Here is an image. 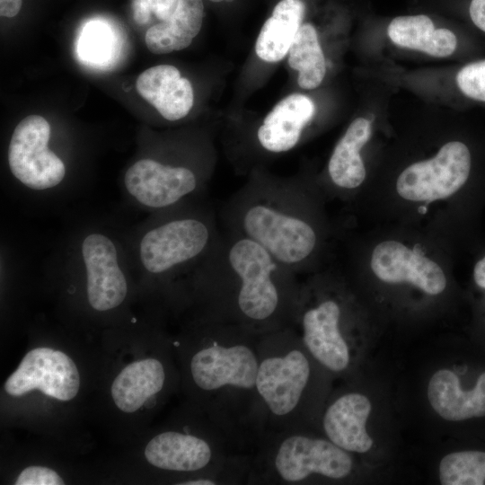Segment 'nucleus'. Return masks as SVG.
Listing matches in <instances>:
<instances>
[{
    "label": "nucleus",
    "instance_id": "obj_7",
    "mask_svg": "<svg viewBox=\"0 0 485 485\" xmlns=\"http://www.w3.org/2000/svg\"><path fill=\"white\" fill-rule=\"evenodd\" d=\"M315 283L301 284L290 327L313 357L327 371L342 374L351 365V346L345 333V305Z\"/></svg>",
    "mask_w": 485,
    "mask_h": 485
},
{
    "label": "nucleus",
    "instance_id": "obj_12",
    "mask_svg": "<svg viewBox=\"0 0 485 485\" xmlns=\"http://www.w3.org/2000/svg\"><path fill=\"white\" fill-rule=\"evenodd\" d=\"M6 393L22 396L39 390L62 401L74 399L80 389V375L66 353L46 347L35 348L22 359L4 384Z\"/></svg>",
    "mask_w": 485,
    "mask_h": 485
},
{
    "label": "nucleus",
    "instance_id": "obj_1",
    "mask_svg": "<svg viewBox=\"0 0 485 485\" xmlns=\"http://www.w3.org/2000/svg\"><path fill=\"white\" fill-rule=\"evenodd\" d=\"M190 279L200 317L258 336L290 325L301 286L296 274L260 244L225 230Z\"/></svg>",
    "mask_w": 485,
    "mask_h": 485
},
{
    "label": "nucleus",
    "instance_id": "obj_20",
    "mask_svg": "<svg viewBox=\"0 0 485 485\" xmlns=\"http://www.w3.org/2000/svg\"><path fill=\"white\" fill-rule=\"evenodd\" d=\"M370 136V121L357 118L337 143L328 163L329 177L336 187L354 190L362 184L366 178V169L360 150Z\"/></svg>",
    "mask_w": 485,
    "mask_h": 485
},
{
    "label": "nucleus",
    "instance_id": "obj_32",
    "mask_svg": "<svg viewBox=\"0 0 485 485\" xmlns=\"http://www.w3.org/2000/svg\"><path fill=\"white\" fill-rule=\"evenodd\" d=\"M473 278L480 287L485 289V256L475 264Z\"/></svg>",
    "mask_w": 485,
    "mask_h": 485
},
{
    "label": "nucleus",
    "instance_id": "obj_29",
    "mask_svg": "<svg viewBox=\"0 0 485 485\" xmlns=\"http://www.w3.org/2000/svg\"><path fill=\"white\" fill-rule=\"evenodd\" d=\"M133 15L137 22L146 24L149 22L152 7L150 0H133Z\"/></svg>",
    "mask_w": 485,
    "mask_h": 485
},
{
    "label": "nucleus",
    "instance_id": "obj_5",
    "mask_svg": "<svg viewBox=\"0 0 485 485\" xmlns=\"http://www.w3.org/2000/svg\"><path fill=\"white\" fill-rule=\"evenodd\" d=\"M198 199L158 212L142 232L137 253L148 275L165 280L191 274L216 244L221 233L216 215Z\"/></svg>",
    "mask_w": 485,
    "mask_h": 485
},
{
    "label": "nucleus",
    "instance_id": "obj_6",
    "mask_svg": "<svg viewBox=\"0 0 485 485\" xmlns=\"http://www.w3.org/2000/svg\"><path fill=\"white\" fill-rule=\"evenodd\" d=\"M298 427L268 435L251 454L246 484H306L319 478L344 481L354 470L351 454L325 435Z\"/></svg>",
    "mask_w": 485,
    "mask_h": 485
},
{
    "label": "nucleus",
    "instance_id": "obj_28",
    "mask_svg": "<svg viewBox=\"0 0 485 485\" xmlns=\"http://www.w3.org/2000/svg\"><path fill=\"white\" fill-rule=\"evenodd\" d=\"M179 0H150L153 13L162 22L168 21L174 13Z\"/></svg>",
    "mask_w": 485,
    "mask_h": 485
},
{
    "label": "nucleus",
    "instance_id": "obj_10",
    "mask_svg": "<svg viewBox=\"0 0 485 485\" xmlns=\"http://www.w3.org/2000/svg\"><path fill=\"white\" fill-rule=\"evenodd\" d=\"M471 153L466 145L451 141L431 159L412 163L398 177V194L410 201L431 202L459 190L468 180Z\"/></svg>",
    "mask_w": 485,
    "mask_h": 485
},
{
    "label": "nucleus",
    "instance_id": "obj_15",
    "mask_svg": "<svg viewBox=\"0 0 485 485\" xmlns=\"http://www.w3.org/2000/svg\"><path fill=\"white\" fill-rule=\"evenodd\" d=\"M315 113L314 102L306 95L293 93L281 100L257 130L262 149L279 154L293 149Z\"/></svg>",
    "mask_w": 485,
    "mask_h": 485
},
{
    "label": "nucleus",
    "instance_id": "obj_24",
    "mask_svg": "<svg viewBox=\"0 0 485 485\" xmlns=\"http://www.w3.org/2000/svg\"><path fill=\"white\" fill-rule=\"evenodd\" d=\"M438 472L443 485H482L485 481V452L450 453L442 458Z\"/></svg>",
    "mask_w": 485,
    "mask_h": 485
},
{
    "label": "nucleus",
    "instance_id": "obj_9",
    "mask_svg": "<svg viewBox=\"0 0 485 485\" xmlns=\"http://www.w3.org/2000/svg\"><path fill=\"white\" fill-rule=\"evenodd\" d=\"M50 126L39 115L21 120L11 137L10 171L22 185L35 191L52 189L66 176L63 161L48 148Z\"/></svg>",
    "mask_w": 485,
    "mask_h": 485
},
{
    "label": "nucleus",
    "instance_id": "obj_4",
    "mask_svg": "<svg viewBox=\"0 0 485 485\" xmlns=\"http://www.w3.org/2000/svg\"><path fill=\"white\" fill-rule=\"evenodd\" d=\"M318 364L290 326L260 337L256 379L260 441L268 435L309 426Z\"/></svg>",
    "mask_w": 485,
    "mask_h": 485
},
{
    "label": "nucleus",
    "instance_id": "obj_31",
    "mask_svg": "<svg viewBox=\"0 0 485 485\" xmlns=\"http://www.w3.org/2000/svg\"><path fill=\"white\" fill-rule=\"evenodd\" d=\"M22 0H0V14L3 17H13L21 10Z\"/></svg>",
    "mask_w": 485,
    "mask_h": 485
},
{
    "label": "nucleus",
    "instance_id": "obj_16",
    "mask_svg": "<svg viewBox=\"0 0 485 485\" xmlns=\"http://www.w3.org/2000/svg\"><path fill=\"white\" fill-rule=\"evenodd\" d=\"M137 93L166 119L184 118L193 105L190 82L173 66L160 65L145 70L137 79Z\"/></svg>",
    "mask_w": 485,
    "mask_h": 485
},
{
    "label": "nucleus",
    "instance_id": "obj_33",
    "mask_svg": "<svg viewBox=\"0 0 485 485\" xmlns=\"http://www.w3.org/2000/svg\"><path fill=\"white\" fill-rule=\"evenodd\" d=\"M209 1H212V2H221V1H224V0H209Z\"/></svg>",
    "mask_w": 485,
    "mask_h": 485
},
{
    "label": "nucleus",
    "instance_id": "obj_30",
    "mask_svg": "<svg viewBox=\"0 0 485 485\" xmlns=\"http://www.w3.org/2000/svg\"><path fill=\"white\" fill-rule=\"evenodd\" d=\"M469 12L473 23L485 31V0H472Z\"/></svg>",
    "mask_w": 485,
    "mask_h": 485
},
{
    "label": "nucleus",
    "instance_id": "obj_13",
    "mask_svg": "<svg viewBox=\"0 0 485 485\" xmlns=\"http://www.w3.org/2000/svg\"><path fill=\"white\" fill-rule=\"evenodd\" d=\"M370 265L380 280L386 283L408 282L428 295H438L446 286L445 273L437 263L397 241L377 244Z\"/></svg>",
    "mask_w": 485,
    "mask_h": 485
},
{
    "label": "nucleus",
    "instance_id": "obj_14",
    "mask_svg": "<svg viewBox=\"0 0 485 485\" xmlns=\"http://www.w3.org/2000/svg\"><path fill=\"white\" fill-rule=\"evenodd\" d=\"M372 410L363 393L347 392L331 401L321 417L323 434L336 445L352 454H364L373 445L366 421Z\"/></svg>",
    "mask_w": 485,
    "mask_h": 485
},
{
    "label": "nucleus",
    "instance_id": "obj_22",
    "mask_svg": "<svg viewBox=\"0 0 485 485\" xmlns=\"http://www.w3.org/2000/svg\"><path fill=\"white\" fill-rule=\"evenodd\" d=\"M305 5L302 0H281L263 24L255 43L257 56L266 62L280 61L302 25Z\"/></svg>",
    "mask_w": 485,
    "mask_h": 485
},
{
    "label": "nucleus",
    "instance_id": "obj_21",
    "mask_svg": "<svg viewBox=\"0 0 485 485\" xmlns=\"http://www.w3.org/2000/svg\"><path fill=\"white\" fill-rule=\"evenodd\" d=\"M387 33L394 44L436 57L450 56L457 45L453 31L445 28L435 29L431 19L423 14L394 18Z\"/></svg>",
    "mask_w": 485,
    "mask_h": 485
},
{
    "label": "nucleus",
    "instance_id": "obj_27",
    "mask_svg": "<svg viewBox=\"0 0 485 485\" xmlns=\"http://www.w3.org/2000/svg\"><path fill=\"white\" fill-rule=\"evenodd\" d=\"M16 485H63V479L54 470L44 466H29L18 475Z\"/></svg>",
    "mask_w": 485,
    "mask_h": 485
},
{
    "label": "nucleus",
    "instance_id": "obj_11",
    "mask_svg": "<svg viewBox=\"0 0 485 485\" xmlns=\"http://www.w3.org/2000/svg\"><path fill=\"white\" fill-rule=\"evenodd\" d=\"M79 257L90 306L97 312L119 307L126 299L128 280L116 242L105 233L90 232L81 240Z\"/></svg>",
    "mask_w": 485,
    "mask_h": 485
},
{
    "label": "nucleus",
    "instance_id": "obj_17",
    "mask_svg": "<svg viewBox=\"0 0 485 485\" xmlns=\"http://www.w3.org/2000/svg\"><path fill=\"white\" fill-rule=\"evenodd\" d=\"M428 398L433 410L444 419L462 421L485 416V373L473 389L463 391L459 378L449 369H440L430 378Z\"/></svg>",
    "mask_w": 485,
    "mask_h": 485
},
{
    "label": "nucleus",
    "instance_id": "obj_34",
    "mask_svg": "<svg viewBox=\"0 0 485 485\" xmlns=\"http://www.w3.org/2000/svg\"><path fill=\"white\" fill-rule=\"evenodd\" d=\"M225 1H227V2H232L233 0H225Z\"/></svg>",
    "mask_w": 485,
    "mask_h": 485
},
{
    "label": "nucleus",
    "instance_id": "obj_26",
    "mask_svg": "<svg viewBox=\"0 0 485 485\" xmlns=\"http://www.w3.org/2000/svg\"><path fill=\"white\" fill-rule=\"evenodd\" d=\"M109 34L104 28L98 24L87 26L86 31L82 34L79 52L82 57L90 60H96L103 57V53L109 49Z\"/></svg>",
    "mask_w": 485,
    "mask_h": 485
},
{
    "label": "nucleus",
    "instance_id": "obj_3",
    "mask_svg": "<svg viewBox=\"0 0 485 485\" xmlns=\"http://www.w3.org/2000/svg\"><path fill=\"white\" fill-rule=\"evenodd\" d=\"M308 190L292 181L254 176L223 204V230L249 238L296 275L320 241Z\"/></svg>",
    "mask_w": 485,
    "mask_h": 485
},
{
    "label": "nucleus",
    "instance_id": "obj_2",
    "mask_svg": "<svg viewBox=\"0 0 485 485\" xmlns=\"http://www.w3.org/2000/svg\"><path fill=\"white\" fill-rule=\"evenodd\" d=\"M200 340L188 372L205 416L243 452L260 441L256 392L260 337L234 324L200 317Z\"/></svg>",
    "mask_w": 485,
    "mask_h": 485
},
{
    "label": "nucleus",
    "instance_id": "obj_25",
    "mask_svg": "<svg viewBox=\"0 0 485 485\" xmlns=\"http://www.w3.org/2000/svg\"><path fill=\"white\" fill-rule=\"evenodd\" d=\"M456 83L467 97L485 101V60L463 66L456 75Z\"/></svg>",
    "mask_w": 485,
    "mask_h": 485
},
{
    "label": "nucleus",
    "instance_id": "obj_19",
    "mask_svg": "<svg viewBox=\"0 0 485 485\" xmlns=\"http://www.w3.org/2000/svg\"><path fill=\"white\" fill-rule=\"evenodd\" d=\"M204 15L202 0H179L172 16L151 26L146 33V44L154 54H167L190 45L199 32Z\"/></svg>",
    "mask_w": 485,
    "mask_h": 485
},
{
    "label": "nucleus",
    "instance_id": "obj_8",
    "mask_svg": "<svg viewBox=\"0 0 485 485\" xmlns=\"http://www.w3.org/2000/svg\"><path fill=\"white\" fill-rule=\"evenodd\" d=\"M204 181L193 169L143 158L124 176L128 194L141 207L161 212L198 198Z\"/></svg>",
    "mask_w": 485,
    "mask_h": 485
},
{
    "label": "nucleus",
    "instance_id": "obj_18",
    "mask_svg": "<svg viewBox=\"0 0 485 485\" xmlns=\"http://www.w3.org/2000/svg\"><path fill=\"white\" fill-rule=\"evenodd\" d=\"M166 381V369L160 359L137 360L127 365L115 377L110 387L111 398L121 411L135 412L162 392Z\"/></svg>",
    "mask_w": 485,
    "mask_h": 485
},
{
    "label": "nucleus",
    "instance_id": "obj_23",
    "mask_svg": "<svg viewBox=\"0 0 485 485\" xmlns=\"http://www.w3.org/2000/svg\"><path fill=\"white\" fill-rule=\"evenodd\" d=\"M287 54L289 66L298 72L299 86L305 90L318 87L326 73V62L312 24L300 26Z\"/></svg>",
    "mask_w": 485,
    "mask_h": 485
}]
</instances>
